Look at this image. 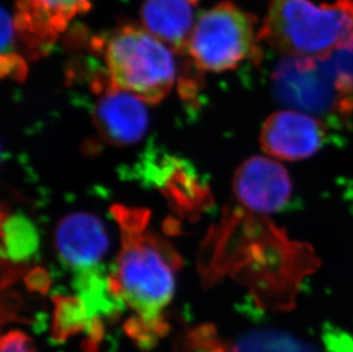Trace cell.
<instances>
[{"instance_id":"obj_1","label":"cell","mask_w":353,"mask_h":352,"mask_svg":"<svg viewBox=\"0 0 353 352\" xmlns=\"http://www.w3.org/2000/svg\"><path fill=\"white\" fill-rule=\"evenodd\" d=\"M121 248L117 266L109 277L110 289L139 315L127 332L142 344L165 332L161 317L173 299L179 259L166 244L147 229L144 213L118 210Z\"/></svg>"},{"instance_id":"obj_2","label":"cell","mask_w":353,"mask_h":352,"mask_svg":"<svg viewBox=\"0 0 353 352\" xmlns=\"http://www.w3.org/2000/svg\"><path fill=\"white\" fill-rule=\"evenodd\" d=\"M260 40L300 60L316 61L353 48V0H270Z\"/></svg>"},{"instance_id":"obj_3","label":"cell","mask_w":353,"mask_h":352,"mask_svg":"<svg viewBox=\"0 0 353 352\" xmlns=\"http://www.w3.org/2000/svg\"><path fill=\"white\" fill-rule=\"evenodd\" d=\"M104 61L110 83L147 104L163 100L176 80L170 47L144 28L116 31L104 46Z\"/></svg>"},{"instance_id":"obj_4","label":"cell","mask_w":353,"mask_h":352,"mask_svg":"<svg viewBox=\"0 0 353 352\" xmlns=\"http://www.w3.org/2000/svg\"><path fill=\"white\" fill-rule=\"evenodd\" d=\"M259 41L256 19L224 1L198 17L188 53L201 70L222 72L256 57Z\"/></svg>"},{"instance_id":"obj_5","label":"cell","mask_w":353,"mask_h":352,"mask_svg":"<svg viewBox=\"0 0 353 352\" xmlns=\"http://www.w3.org/2000/svg\"><path fill=\"white\" fill-rule=\"evenodd\" d=\"M234 189L243 206L257 213L281 210L292 195L286 170L270 158L253 157L236 170Z\"/></svg>"},{"instance_id":"obj_6","label":"cell","mask_w":353,"mask_h":352,"mask_svg":"<svg viewBox=\"0 0 353 352\" xmlns=\"http://www.w3.org/2000/svg\"><path fill=\"white\" fill-rule=\"evenodd\" d=\"M55 243L64 264L79 277L99 273L97 268L107 253L109 238L97 216L74 213L57 226Z\"/></svg>"},{"instance_id":"obj_7","label":"cell","mask_w":353,"mask_h":352,"mask_svg":"<svg viewBox=\"0 0 353 352\" xmlns=\"http://www.w3.org/2000/svg\"><path fill=\"white\" fill-rule=\"evenodd\" d=\"M323 140V128L314 117L295 111L271 115L261 130V144L269 156L301 160L314 156Z\"/></svg>"},{"instance_id":"obj_8","label":"cell","mask_w":353,"mask_h":352,"mask_svg":"<svg viewBox=\"0 0 353 352\" xmlns=\"http://www.w3.org/2000/svg\"><path fill=\"white\" fill-rule=\"evenodd\" d=\"M90 7V0H19L14 26L27 46L43 52L71 19Z\"/></svg>"},{"instance_id":"obj_9","label":"cell","mask_w":353,"mask_h":352,"mask_svg":"<svg viewBox=\"0 0 353 352\" xmlns=\"http://www.w3.org/2000/svg\"><path fill=\"white\" fill-rule=\"evenodd\" d=\"M147 102L109 83L94 111L101 135L116 146L137 142L147 132Z\"/></svg>"},{"instance_id":"obj_10","label":"cell","mask_w":353,"mask_h":352,"mask_svg":"<svg viewBox=\"0 0 353 352\" xmlns=\"http://www.w3.org/2000/svg\"><path fill=\"white\" fill-rule=\"evenodd\" d=\"M194 5L192 0H145L141 20L144 29L172 50L188 53L196 24Z\"/></svg>"},{"instance_id":"obj_11","label":"cell","mask_w":353,"mask_h":352,"mask_svg":"<svg viewBox=\"0 0 353 352\" xmlns=\"http://www.w3.org/2000/svg\"><path fill=\"white\" fill-rule=\"evenodd\" d=\"M90 316L83 300L74 297H61L57 300L54 336L57 340L67 339L68 336L79 332L86 324L90 325Z\"/></svg>"},{"instance_id":"obj_12","label":"cell","mask_w":353,"mask_h":352,"mask_svg":"<svg viewBox=\"0 0 353 352\" xmlns=\"http://www.w3.org/2000/svg\"><path fill=\"white\" fill-rule=\"evenodd\" d=\"M283 341L270 333H255L241 340L231 352H283Z\"/></svg>"},{"instance_id":"obj_13","label":"cell","mask_w":353,"mask_h":352,"mask_svg":"<svg viewBox=\"0 0 353 352\" xmlns=\"http://www.w3.org/2000/svg\"><path fill=\"white\" fill-rule=\"evenodd\" d=\"M0 352H34L31 340L23 333L13 331L1 339Z\"/></svg>"},{"instance_id":"obj_14","label":"cell","mask_w":353,"mask_h":352,"mask_svg":"<svg viewBox=\"0 0 353 352\" xmlns=\"http://www.w3.org/2000/svg\"><path fill=\"white\" fill-rule=\"evenodd\" d=\"M192 1H194V3H196V1H198V0H192Z\"/></svg>"}]
</instances>
